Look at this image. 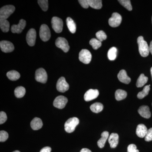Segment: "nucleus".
<instances>
[{"label":"nucleus","instance_id":"nucleus-27","mask_svg":"<svg viewBox=\"0 0 152 152\" xmlns=\"http://www.w3.org/2000/svg\"><path fill=\"white\" fill-rule=\"evenodd\" d=\"M148 77L145 76L143 74H142L137 79L136 86L138 88H141L144 85L148 82Z\"/></svg>","mask_w":152,"mask_h":152},{"label":"nucleus","instance_id":"nucleus-40","mask_svg":"<svg viewBox=\"0 0 152 152\" xmlns=\"http://www.w3.org/2000/svg\"><path fill=\"white\" fill-rule=\"evenodd\" d=\"M78 1L82 7L84 8L88 9V8L89 5L88 3L87 0H79Z\"/></svg>","mask_w":152,"mask_h":152},{"label":"nucleus","instance_id":"nucleus-5","mask_svg":"<svg viewBox=\"0 0 152 152\" xmlns=\"http://www.w3.org/2000/svg\"><path fill=\"white\" fill-rule=\"evenodd\" d=\"M52 28L57 33L61 32L63 31V22L61 19L54 17L52 19Z\"/></svg>","mask_w":152,"mask_h":152},{"label":"nucleus","instance_id":"nucleus-34","mask_svg":"<svg viewBox=\"0 0 152 152\" xmlns=\"http://www.w3.org/2000/svg\"><path fill=\"white\" fill-rule=\"evenodd\" d=\"M38 4L43 11L46 12L48 9V0H39Z\"/></svg>","mask_w":152,"mask_h":152},{"label":"nucleus","instance_id":"nucleus-2","mask_svg":"<svg viewBox=\"0 0 152 152\" xmlns=\"http://www.w3.org/2000/svg\"><path fill=\"white\" fill-rule=\"evenodd\" d=\"M79 122V119L76 117L69 119L65 124V130L67 132H73L75 130L76 126L78 125Z\"/></svg>","mask_w":152,"mask_h":152},{"label":"nucleus","instance_id":"nucleus-32","mask_svg":"<svg viewBox=\"0 0 152 152\" xmlns=\"http://www.w3.org/2000/svg\"><path fill=\"white\" fill-rule=\"evenodd\" d=\"M89 44L92 46L93 49L97 50L102 46V42L98 39L93 38L90 40Z\"/></svg>","mask_w":152,"mask_h":152},{"label":"nucleus","instance_id":"nucleus-14","mask_svg":"<svg viewBox=\"0 0 152 152\" xmlns=\"http://www.w3.org/2000/svg\"><path fill=\"white\" fill-rule=\"evenodd\" d=\"M99 91L98 90L91 89L88 90L84 95V99L86 102L93 100L98 97L99 96Z\"/></svg>","mask_w":152,"mask_h":152},{"label":"nucleus","instance_id":"nucleus-45","mask_svg":"<svg viewBox=\"0 0 152 152\" xmlns=\"http://www.w3.org/2000/svg\"><path fill=\"white\" fill-rule=\"evenodd\" d=\"M13 152H20L19 151H14Z\"/></svg>","mask_w":152,"mask_h":152},{"label":"nucleus","instance_id":"nucleus-1","mask_svg":"<svg viewBox=\"0 0 152 152\" xmlns=\"http://www.w3.org/2000/svg\"><path fill=\"white\" fill-rule=\"evenodd\" d=\"M137 43L138 44L139 51L140 54L142 57L148 56L149 54V46L148 43L144 40L143 37L140 36L137 39Z\"/></svg>","mask_w":152,"mask_h":152},{"label":"nucleus","instance_id":"nucleus-36","mask_svg":"<svg viewBox=\"0 0 152 152\" xmlns=\"http://www.w3.org/2000/svg\"><path fill=\"white\" fill-rule=\"evenodd\" d=\"M9 137V134L7 132L4 131H1L0 132V142L6 141Z\"/></svg>","mask_w":152,"mask_h":152},{"label":"nucleus","instance_id":"nucleus-10","mask_svg":"<svg viewBox=\"0 0 152 152\" xmlns=\"http://www.w3.org/2000/svg\"><path fill=\"white\" fill-rule=\"evenodd\" d=\"M69 88V86L66 81L64 77H61L58 80L56 84L57 90L60 92L64 93L67 91Z\"/></svg>","mask_w":152,"mask_h":152},{"label":"nucleus","instance_id":"nucleus-47","mask_svg":"<svg viewBox=\"0 0 152 152\" xmlns=\"http://www.w3.org/2000/svg\"></svg>","mask_w":152,"mask_h":152},{"label":"nucleus","instance_id":"nucleus-25","mask_svg":"<svg viewBox=\"0 0 152 152\" xmlns=\"http://www.w3.org/2000/svg\"><path fill=\"white\" fill-rule=\"evenodd\" d=\"M127 93L124 90H117L115 93V97L117 101H121L126 97Z\"/></svg>","mask_w":152,"mask_h":152},{"label":"nucleus","instance_id":"nucleus-23","mask_svg":"<svg viewBox=\"0 0 152 152\" xmlns=\"http://www.w3.org/2000/svg\"><path fill=\"white\" fill-rule=\"evenodd\" d=\"M88 1L89 5L93 8L99 10L102 7L101 0H88Z\"/></svg>","mask_w":152,"mask_h":152},{"label":"nucleus","instance_id":"nucleus-46","mask_svg":"<svg viewBox=\"0 0 152 152\" xmlns=\"http://www.w3.org/2000/svg\"></svg>","mask_w":152,"mask_h":152},{"label":"nucleus","instance_id":"nucleus-41","mask_svg":"<svg viewBox=\"0 0 152 152\" xmlns=\"http://www.w3.org/2000/svg\"><path fill=\"white\" fill-rule=\"evenodd\" d=\"M51 148L50 147H45L41 149L40 152H51Z\"/></svg>","mask_w":152,"mask_h":152},{"label":"nucleus","instance_id":"nucleus-30","mask_svg":"<svg viewBox=\"0 0 152 152\" xmlns=\"http://www.w3.org/2000/svg\"><path fill=\"white\" fill-rule=\"evenodd\" d=\"M117 49L115 47H113L109 50L107 56L110 61H114L117 57Z\"/></svg>","mask_w":152,"mask_h":152},{"label":"nucleus","instance_id":"nucleus-21","mask_svg":"<svg viewBox=\"0 0 152 152\" xmlns=\"http://www.w3.org/2000/svg\"><path fill=\"white\" fill-rule=\"evenodd\" d=\"M101 137H102L98 140L97 145L99 148H102L104 146L106 141L109 138V133L108 132H107V131L104 132H103L102 133Z\"/></svg>","mask_w":152,"mask_h":152},{"label":"nucleus","instance_id":"nucleus-4","mask_svg":"<svg viewBox=\"0 0 152 152\" xmlns=\"http://www.w3.org/2000/svg\"><path fill=\"white\" fill-rule=\"evenodd\" d=\"M39 36L42 40L47 42L51 37V33L50 29L47 25L43 24L40 28Z\"/></svg>","mask_w":152,"mask_h":152},{"label":"nucleus","instance_id":"nucleus-31","mask_svg":"<svg viewBox=\"0 0 152 152\" xmlns=\"http://www.w3.org/2000/svg\"><path fill=\"white\" fill-rule=\"evenodd\" d=\"M150 86H151L150 85H149V86H145L144 87L142 91L138 93L137 96L138 99H143L148 94L150 90Z\"/></svg>","mask_w":152,"mask_h":152},{"label":"nucleus","instance_id":"nucleus-39","mask_svg":"<svg viewBox=\"0 0 152 152\" xmlns=\"http://www.w3.org/2000/svg\"><path fill=\"white\" fill-rule=\"evenodd\" d=\"M128 152H139L138 150L137 149V146L134 144H131L128 146Z\"/></svg>","mask_w":152,"mask_h":152},{"label":"nucleus","instance_id":"nucleus-12","mask_svg":"<svg viewBox=\"0 0 152 152\" xmlns=\"http://www.w3.org/2000/svg\"><path fill=\"white\" fill-rule=\"evenodd\" d=\"M37 33L36 30L34 28H31L28 31L26 35V41L30 46L32 47L35 44Z\"/></svg>","mask_w":152,"mask_h":152},{"label":"nucleus","instance_id":"nucleus-24","mask_svg":"<svg viewBox=\"0 0 152 152\" xmlns=\"http://www.w3.org/2000/svg\"><path fill=\"white\" fill-rule=\"evenodd\" d=\"M103 105L101 103L99 102L95 103L90 107L91 110L96 113H98L102 112L103 110Z\"/></svg>","mask_w":152,"mask_h":152},{"label":"nucleus","instance_id":"nucleus-6","mask_svg":"<svg viewBox=\"0 0 152 152\" xmlns=\"http://www.w3.org/2000/svg\"><path fill=\"white\" fill-rule=\"evenodd\" d=\"M91 54L88 50L83 49L79 53V60L84 64H89L91 61Z\"/></svg>","mask_w":152,"mask_h":152},{"label":"nucleus","instance_id":"nucleus-26","mask_svg":"<svg viewBox=\"0 0 152 152\" xmlns=\"http://www.w3.org/2000/svg\"><path fill=\"white\" fill-rule=\"evenodd\" d=\"M7 76L10 80L12 81H16L18 80L20 77V75L18 72L16 71L12 70L8 72Z\"/></svg>","mask_w":152,"mask_h":152},{"label":"nucleus","instance_id":"nucleus-13","mask_svg":"<svg viewBox=\"0 0 152 152\" xmlns=\"http://www.w3.org/2000/svg\"><path fill=\"white\" fill-rule=\"evenodd\" d=\"M0 47L2 51L5 53H11L15 49L13 44L7 41H1Z\"/></svg>","mask_w":152,"mask_h":152},{"label":"nucleus","instance_id":"nucleus-7","mask_svg":"<svg viewBox=\"0 0 152 152\" xmlns=\"http://www.w3.org/2000/svg\"><path fill=\"white\" fill-rule=\"evenodd\" d=\"M35 79L38 82L45 83L48 80V75L46 71L43 68H39L36 71Z\"/></svg>","mask_w":152,"mask_h":152},{"label":"nucleus","instance_id":"nucleus-17","mask_svg":"<svg viewBox=\"0 0 152 152\" xmlns=\"http://www.w3.org/2000/svg\"><path fill=\"white\" fill-rule=\"evenodd\" d=\"M138 112L142 117L148 119L151 118V113L150 112L149 107L148 106H141L139 108Z\"/></svg>","mask_w":152,"mask_h":152},{"label":"nucleus","instance_id":"nucleus-33","mask_svg":"<svg viewBox=\"0 0 152 152\" xmlns=\"http://www.w3.org/2000/svg\"><path fill=\"white\" fill-rule=\"evenodd\" d=\"M118 1L123 7L126 8L128 10L132 11V10L131 1L129 0H119Z\"/></svg>","mask_w":152,"mask_h":152},{"label":"nucleus","instance_id":"nucleus-35","mask_svg":"<svg viewBox=\"0 0 152 152\" xmlns=\"http://www.w3.org/2000/svg\"><path fill=\"white\" fill-rule=\"evenodd\" d=\"M96 37L99 40L102 42L106 39L107 36L103 31H100L96 33Z\"/></svg>","mask_w":152,"mask_h":152},{"label":"nucleus","instance_id":"nucleus-43","mask_svg":"<svg viewBox=\"0 0 152 152\" xmlns=\"http://www.w3.org/2000/svg\"><path fill=\"white\" fill-rule=\"evenodd\" d=\"M149 50L150 53H151L152 55V41L151 42V43H150Z\"/></svg>","mask_w":152,"mask_h":152},{"label":"nucleus","instance_id":"nucleus-22","mask_svg":"<svg viewBox=\"0 0 152 152\" xmlns=\"http://www.w3.org/2000/svg\"><path fill=\"white\" fill-rule=\"evenodd\" d=\"M66 22L67 26L68 28L72 34L75 33L76 25L72 19L70 17H68L66 20Z\"/></svg>","mask_w":152,"mask_h":152},{"label":"nucleus","instance_id":"nucleus-42","mask_svg":"<svg viewBox=\"0 0 152 152\" xmlns=\"http://www.w3.org/2000/svg\"><path fill=\"white\" fill-rule=\"evenodd\" d=\"M80 152H92L88 148H83L81 150Z\"/></svg>","mask_w":152,"mask_h":152},{"label":"nucleus","instance_id":"nucleus-28","mask_svg":"<svg viewBox=\"0 0 152 152\" xmlns=\"http://www.w3.org/2000/svg\"><path fill=\"white\" fill-rule=\"evenodd\" d=\"M0 27L4 32H7L10 30V24L8 21L4 19H0Z\"/></svg>","mask_w":152,"mask_h":152},{"label":"nucleus","instance_id":"nucleus-44","mask_svg":"<svg viewBox=\"0 0 152 152\" xmlns=\"http://www.w3.org/2000/svg\"><path fill=\"white\" fill-rule=\"evenodd\" d=\"M151 74L152 77V67L151 68Z\"/></svg>","mask_w":152,"mask_h":152},{"label":"nucleus","instance_id":"nucleus-15","mask_svg":"<svg viewBox=\"0 0 152 152\" xmlns=\"http://www.w3.org/2000/svg\"><path fill=\"white\" fill-rule=\"evenodd\" d=\"M26 22L23 19L20 20L18 24L13 25L11 27V31L13 33L20 34L26 27Z\"/></svg>","mask_w":152,"mask_h":152},{"label":"nucleus","instance_id":"nucleus-37","mask_svg":"<svg viewBox=\"0 0 152 152\" xmlns=\"http://www.w3.org/2000/svg\"><path fill=\"white\" fill-rule=\"evenodd\" d=\"M7 119V114L5 112L1 111L0 113V124H4Z\"/></svg>","mask_w":152,"mask_h":152},{"label":"nucleus","instance_id":"nucleus-11","mask_svg":"<svg viewBox=\"0 0 152 152\" xmlns=\"http://www.w3.org/2000/svg\"><path fill=\"white\" fill-rule=\"evenodd\" d=\"M68 102L67 98L63 96H57L53 102V106L57 108L62 109L65 107Z\"/></svg>","mask_w":152,"mask_h":152},{"label":"nucleus","instance_id":"nucleus-29","mask_svg":"<svg viewBox=\"0 0 152 152\" xmlns=\"http://www.w3.org/2000/svg\"><path fill=\"white\" fill-rule=\"evenodd\" d=\"M26 93V89L23 87L19 86L15 90V95L16 97L21 98L25 96Z\"/></svg>","mask_w":152,"mask_h":152},{"label":"nucleus","instance_id":"nucleus-9","mask_svg":"<svg viewBox=\"0 0 152 152\" xmlns=\"http://www.w3.org/2000/svg\"><path fill=\"white\" fill-rule=\"evenodd\" d=\"M121 21V16L118 13L115 12L112 14L111 18L109 19V24L112 27H117L120 26Z\"/></svg>","mask_w":152,"mask_h":152},{"label":"nucleus","instance_id":"nucleus-38","mask_svg":"<svg viewBox=\"0 0 152 152\" xmlns=\"http://www.w3.org/2000/svg\"><path fill=\"white\" fill-rule=\"evenodd\" d=\"M145 139L146 142H150L152 140V128L148 130Z\"/></svg>","mask_w":152,"mask_h":152},{"label":"nucleus","instance_id":"nucleus-18","mask_svg":"<svg viewBox=\"0 0 152 152\" xmlns=\"http://www.w3.org/2000/svg\"><path fill=\"white\" fill-rule=\"evenodd\" d=\"M148 131V129L145 125L140 124L137 126L136 129V134L139 137H145Z\"/></svg>","mask_w":152,"mask_h":152},{"label":"nucleus","instance_id":"nucleus-3","mask_svg":"<svg viewBox=\"0 0 152 152\" xmlns=\"http://www.w3.org/2000/svg\"><path fill=\"white\" fill-rule=\"evenodd\" d=\"M15 8L14 6L6 5L0 10V19L7 20L15 12Z\"/></svg>","mask_w":152,"mask_h":152},{"label":"nucleus","instance_id":"nucleus-20","mask_svg":"<svg viewBox=\"0 0 152 152\" xmlns=\"http://www.w3.org/2000/svg\"><path fill=\"white\" fill-rule=\"evenodd\" d=\"M31 126L34 130H38L42 127V121L39 118H35L31 122Z\"/></svg>","mask_w":152,"mask_h":152},{"label":"nucleus","instance_id":"nucleus-16","mask_svg":"<svg viewBox=\"0 0 152 152\" xmlns=\"http://www.w3.org/2000/svg\"><path fill=\"white\" fill-rule=\"evenodd\" d=\"M118 77L120 81L126 84L129 83L131 81L130 78L127 75L126 72L124 69L120 71L118 75Z\"/></svg>","mask_w":152,"mask_h":152},{"label":"nucleus","instance_id":"nucleus-19","mask_svg":"<svg viewBox=\"0 0 152 152\" xmlns=\"http://www.w3.org/2000/svg\"><path fill=\"white\" fill-rule=\"evenodd\" d=\"M118 142L119 136L116 133H112L109 136L108 142L111 148H115L118 144Z\"/></svg>","mask_w":152,"mask_h":152},{"label":"nucleus","instance_id":"nucleus-8","mask_svg":"<svg viewBox=\"0 0 152 152\" xmlns=\"http://www.w3.org/2000/svg\"><path fill=\"white\" fill-rule=\"evenodd\" d=\"M56 45L57 47L61 49L65 53H67L69 50L70 47L68 41L64 38L60 37L57 38L56 41Z\"/></svg>","mask_w":152,"mask_h":152}]
</instances>
